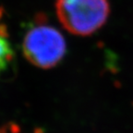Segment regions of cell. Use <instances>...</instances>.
I'll return each instance as SVG.
<instances>
[{
    "label": "cell",
    "mask_w": 133,
    "mask_h": 133,
    "mask_svg": "<svg viewBox=\"0 0 133 133\" xmlns=\"http://www.w3.org/2000/svg\"><path fill=\"white\" fill-rule=\"evenodd\" d=\"M56 11L66 31L78 36H88L105 23L110 5L108 0H56Z\"/></svg>",
    "instance_id": "cell-1"
},
{
    "label": "cell",
    "mask_w": 133,
    "mask_h": 133,
    "mask_svg": "<svg viewBox=\"0 0 133 133\" xmlns=\"http://www.w3.org/2000/svg\"><path fill=\"white\" fill-rule=\"evenodd\" d=\"M22 50L27 60L35 66L52 69L66 55V41L56 28L39 22L26 33Z\"/></svg>",
    "instance_id": "cell-2"
},
{
    "label": "cell",
    "mask_w": 133,
    "mask_h": 133,
    "mask_svg": "<svg viewBox=\"0 0 133 133\" xmlns=\"http://www.w3.org/2000/svg\"><path fill=\"white\" fill-rule=\"evenodd\" d=\"M5 36L0 32V72L6 69L8 63L14 56L12 47Z\"/></svg>",
    "instance_id": "cell-3"
}]
</instances>
